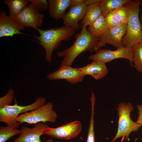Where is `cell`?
I'll list each match as a JSON object with an SVG mask.
<instances>
[{
	"mask_svg": "<svg viewBox=\"0 0 142 142\" xmlns=\"http://www.w3.org/2000/svg\"><path fill=\"white\" fill-rule=\"evenodd\" d=\"M53 107L52 103L48 102L30 112L19 115L17 118V121L20 124L27 123L35 124L40 122L54 123L57 116L53 110Z\"/></svg>",
	"mask_w": 142,
	"mask_h": 142,
	"instance_id": "cell-6",
	"label": "cell"
},
{
	"mask_svg": "<svg viewBox=\"0 0 142 142\" xmlns=\"http://www.w3.org/2000/svg\"><path fill=\"white\" fill-rule=\"evenodd\" d=\"M126 23H121L118 26L108 29L99 39L97 46L98 50L105 46L106 44L117 48L124 47L122 40L127 31Z\"/></svg>",
	"mask_w": 142,
	"mask_h": 142,
	"instance_id": "cell-9",
	"label": "cell"
},
{
	"mask_svg": "<svg viewBox=\"0 0 142 142\" xmlns=\"http://www.w3.org/2000/svg\"><path fill=\"white\" fill-rule=\"evenodd\" d=\"M14 97V90L10 87L6 94L0 98V109L10 105Z\"/></svg>",
	"mask_w": 142,
	"mask_h": 142,
	"instance_id": "cell-25",
	"label": "cell"
},
{
	"mask_svg": "<svg viewBox=\"0 0 142 142\" xmlns=\"http://www.w3.org/2000/svg\"><path fill=\"white\" fill-rule=\"evenodd\" d=\"M99 2L88 6L85 15L80 24V27L84 26L87 27L90 25L102 14V11Z\"/></svg>",
	"mask_w": 142,
	"mask_h": 142,
	"instance_id": "cell-17",
	"label": "cell"
},
{
	"mask_svg": "<svg viewBox=\"0 0 142 142\" xmlns=\"http://www.w3.org/2000/svg\"><path fill=\"white\" fill-rule=\"evenodd\" d=\"M39 12L46 11L48 9V1L46 0H29Z\"/></svg>",
	"mask_w": 142,
	"mask_h": 142,
	"instance_id": "cell-27",
	"label": "cell"
},
{
	"mask_svg": "<svg viewBox=\"0 0 142 142\" xmlns=\"http://www.w3.org/2000/svg\"><path fill=\"white\" fill-rule=\"evenodd\" d=\"M87 6L83 3L70 7L68 12L63 18L64 25L71 27L76 30H78L81 27L78 22L83 19Z\"/></svg>",
	"mask_w": 142,
	"mask_h": 142,
	"instance_id": "cell-14",
	"label": "cell"
},
{
	"mask_svg": "<svg viewBox=\"0 0 142 142\" xmlns=\"http://www.w3.org/2000/svg\"><path fill=\"white\" fill-rule=\"evenodd\" d=\"M81 27V31L77 36L72 45L57 53L58 57L63 58L60 66H71L76 57L85 51L96 52L98 51L97 46L99 39L91 35L87 31L86 27L82 26Z\"/></svg>",
	"mask_w": 142,
	"mask_h": 142,
	"instance_id": "cell-2",
	"label": "cell"
},
{
	"mask_svg": "<svg viewBox=\"0 0 142 142\" xmlns=\"http://www.w3.org/2000/svg\"><path fill=\"white\" fill-rule=\"evenodd\" d=\"M36 29L38 31L40 36L35 34L33 37L39 41L37 42L44 48L45 59L49 62H52V53L59 47L61 42L69 40L76 32L73 28L67 26L45 30L38 28Z\"/></svg>",
	"mask_w": 142,
	"mask_h": 142,
	"instance_id": "cell-1",
	"label": "cell"
},
{
	"mask_svg": "<svg viewBox=\"0 0 142 142\" xmlns=\"http://www.w3.org/2000/svg\"><path fill=\"white\" fill-rule=\"evenodd\" d=\"M105 18L108 29L115 27L122 23L111 12L107 14Z\"/></svg>",
	"mask_w": 142,
	"mask_h": 142,
	"instance_id": "cell-26",
	"label": "cell"
},
{
	"mask_svg": "<svg viewBox=\"0 0 142 142\" xmlns=\"http://www.w3.org/2000/svg\"><path fill=\"white\" fill-rule=\"evenodd\" d=\"M87 30L94 37L99 39L108 29L105 17L102 14L98 19L88 26Z\"/></svg>",
	"mask_w": 142,
	"mask_h": 142,
	"instance_id": "cell-18",
	"label": "cell"
},
{
	"mask_svg": "<svg viewBox=\"0 0 142 142\" xmlns=\"http://www.w3.org/2000/svg\"><path fill=\"white\" fill-rule=\"evenodd\" d=\"M130 103H120L116 109L118 112V131L114 138L110 142H114L117 139L123 137L126 140L130 134L133 131H138L142 125L134 122L131 119L130 113L133 109Z\"/></svg>",
	"mask_w": 142,
	"mask_h": 142,
	"instance_id": "cell-4",
	"label": "cell"
},
{
	"mask_svg": "<svg viewBox=\"0 0 142 142\" xmlns=\"http://www.w3.org/2000/svg\"><path fill=\"white\" fill-rule=\"evenodd\" d=\"M100 0H84V3L87 6L98 2Z\"/></svg>",
	"mask_w": 142,
	"mask_h": 142,
	"instance_id": "cell-29",
	"label": "cell"
},
{
	"mask_svg": "<svg viewBox=\"0 0 142 142\" xmlns=\"http://www.w3.org/2000/svg\"><path fill=\"white\" fill-rule=\"evenodd\" d=\"M24 29L14 18L8 15L4 11H0V37H12L16 34L26 35L21 32Z\"/></svg>",
	"mask_w": 142,
	"mask_h": 142,
	"instance_id": "cell-12",
	"label": "cell"
},
{
	"mask_svg": "<svg viewBox=\"0 0 142 142\" xmlns=\"http://www.w3.org/2000/svg\"><path fill=\"white\" fill-rule=\"evenodd\" d=\"M130 0H100L99 4L102 10V15L105 17L118 7L124 5Z\"/></svg>",
	"mask_w": 142,
	"mask_h": 142,
	"instance_id": "cell-20",
	"label": "cell"
},
{
	"mask_svg": "<svg viewBox=\"0 0 142 142\" xmlns=\"http://www.w3.org/2000/svg\"><path fill=\"white\" fill-rule=\"evenodd\" d=\"M140 8L142 10V1L140 3Z\"/></svg>",
	"mask_w": 142,
	"mask_h": 142,
	"instance_id": "cell-32",
	"label": "cell"
},
{
	"mask_svg": "<svg viewBox=\"0 0 142 142\" xmlns=\"http://www.w3.org/2000/svg\"><path fill=\"white\" fill-rule=\"evenodd\" d=\"M13 105L6 106L0 109V121L6 123L7 125L17 128L20 124L17 121V118L20 113L31 111L45 104L46 99L40 97L30 105L19 106L17 103Z\"/></svg>",
	"mask_w": 142,
	"mask_h": 142,
	"instance_id": "cell-5",
	"label": "cell"
},
{
	"mask_svg": "<svg viewBox=\"0 0 142 142\" xmlns=\"http://www.w3.org/2000/svg\"><path fill=\"white\" fill-rule=\"evenodd\" d=\"M84 0H72L71 7L79 4L84 3Z\"/></svg>",
	"mask_w": 142,
	"mask_h": 142,
	"instance_id": "cell-30",
	"label": "cell"
},
{
	"mask_svg": "<svg viewBox=\"0 0 142 142\" xmlns=\"http://www.w3.org/2000/svg\"><path fill=\"white\" fill-rule=\"evenodd\" d=\"M84 76L79 68L64 65L60 66L57 70L49 74L47 78L50 80L65 79L71 84H74L82 82Z\"/></svg>",
	"mask_w": 142,
	"mask_h": 142,
	"instance_id": "cell-11",
	"label": "cell"
},
{
	"mask_svg": "<svg viewBox=\"0 0 142 142\" xmlns=\"http://www.w3.org/2000/svg\"><path fill=\"white\" fill-rule=\"evenodd\" d=\"M28 0H4V2L9 8V14L15 18L26 7Z\"/></svg>",
	"mask_w": 142,
	"mask_h": 142,
	"instance_id": "cell-19",
	"label": "cell"
},
{
	"mask_svg": "<svg viewBox=\"0 0 142 142\" xmlns=\"http://www.w3.org/2000/svg\"><path fill=\"white\" fill-rule=\"evenodd\" d=\"M91 116L90 125L88 129L87 142H95L94 132V108L95 100L94 99L91 100Z\"/></svg>",
	"mask_w": 142,
	"mask_h": 142,
	"instance_id": "cell-23",
	"label": "cell"
},
{
	"mask_svg": "<svg viewBox=\"0 0 142 142\" xmlns=\"http://www.w3.org/2000/svg\"><path fill=\"white\" fill-rule=\"evenodd\" d=\"M79 68L85 76L91 75L96 80L100 79L105 77L108 71L105 64L95 61Z\"/></svg>",
	"mask_w": 142,
	"mask_h": 142,
	"instance_id": "cell-15",
	"label": "cell"
},
{
	"mask_svg": "<svg viewBox=\"0 0 142 142\" xmlns=\"http://www.w3.org/2000/svg\"><path fill=\"white\" fill-rule=\"evenodd\" d=\"M48 1L49 14L56 20L63 18L67 9L72 6V0H48Z\"/></svg>",
	"mask_w": 142,
	"mask_h": 142,
	"instance_id": "cell-16",
	"label": "cell"
},
{
	"mask_svg": "<svg viewBox=\"0 0 142 142\" xmlns=\"http://www.w3.org/2000/svg\"><path fill=\"white\" fill-rule=\"evenodd\" d=\"M88 58L93 61L105 64L116 59L124 58L128 60L130 65L133 67V52L132 48L123 47L114 50L110 49H100L90 55Z\"/></svg>",
	"mask_w": 142,
	"mask_h": 142,
	"instance_id": "cell-7",
	"label": "cell"
},
{
	"mask_svg": "<svg viewBox=\"0 0 142 142\" xmlns=\"http://www.w3.org/2000/svg\"><path fill=\"white\" fill-rule=\"evenodd\" d=\"M141 1L130 0L124 4L128 13V19L126 33L122 40L124 47L132 48L135 45L142 42V32L139 17Z\"/></svg>",
	"mask_w": 142,
	"mask_h": 142,
	"instance_id": "cell-3",
	"label": "cell"
},
{
	"mask_svg": "<svg viewBox=\"0 0 142 142\" xmlns=\"http://www.w3.org/2000/svg\"><path fill=\"white\" fill-rule=\"evenodd\" d=\"M21 131L14 127L8 125L0 127V142H5L13 136L20 134Z\"/></svg>",
	"mask_w": 142,
	"mask_h": 142,
	"instance_id": "cell-22",
	"label": "cell"
},
{
	"mask_svg": "<svg viewBox=\"0 0 142 142\" xmlns=\"http://www.w3.org/2000/svg\"><path fill=\"white\" fill-rule=\"evenodd\" d=\"M133 67L138 72L142 73V42L133 47Z\"/></svg>",
	"mask_w": 142,
	"mask_h": 142,
	"instance_id": "cell-21",
	"label": "cell"
},
{
	"mask_svg": "<svg viewBox=\"0 0 142 142\" xmlns=\"http://www.w3.org/2000/svg\"><path fill=\"white\" fill-rule=\"evenodd\" d=\"M47 126L44 123H37L32 128L22 126L20 135L13 142H42L40 140V137L43 134V131ZM46 141L54 142L51 139H48Z\"/></svg>",
	"mask_w": 142,
	"mask_h": 142,
	"instance_id": "cell-13",
	"label": "cell"
},
{
	"mask_svg": "<svg viewBox=\"0 0 142 142\" xmlns=\"http://www.w3.org/2000/svg\"><path fill=\"white\" fill-rule=\"evenodd\" d=\"M139 18L140 21L141 29L142 32V12L140 13Z\"/></svg>",
	"mask_w": 142,
	"mask_h": 142,
	"instance_id": "cell-31",
	"label": "cell"
},
{
	"mask_svg": "<svg viewBox=\"0 0 142 142\" xmlns=\"http://www.w3.org/2000/svg\"><path fill=\"white\" fill-rule=\"evenodd\" d=\"M137 139L136 138V140L135 141V142H136V140Z\"/></svg>",
	"mask_w": 142,
	"mask_h": 142,
	"instance_id": "cell-33",
	"label": "cell"
},
{
	"mask_svg": "<svg viewBox=\"0 0 142 142\" xmlns=\"http://www.w3.org/2000/svg\"><path fill=\"white\" fill-rule=\"evenodd\" d=\"M111 12L121 23H127L128 14L124 4L116 8Z\"/></svg>",
	"mask_w": 142,
	"mask_h": 142,
	"instance_id": "cell-24",
	"label": "cell"
},
{
	"mask_svg": "<svg viewBox=\"0 0 142 142\" xmlns=\"http://www.w3.org/2000/svg\"><path fill=\"white\" fill-rule=\"evenodd\" d=\"M137 108L139 111V115L136 123L142 126V105H138Z\"/></svg>",
	"mask_w": 142,
	"mask_h": 142,
	"instance_id": "cell-28",
	"label": "cell"
},
{
	"mask_svg": "<svg viewBox=\"0 0 142 142\" xmlns=\"http://www.w3.org/2000/svg\"><path fill=\"white\" fill-rule=\"evenodd\" d=\"M44 17V14L40 13L30 3L14 18L24 28L31 27L36 29L42 26Z\"/></svg>",
	"mask_w": 142,
	"mask_h": 142,
	"instance_id": "cell-10",
	"label": "cell"
},
{
	"mask_svg": "<svg viewBox=\"0 0 142 142\" xmlns=\"http://www.w3.org/2000/svg\"><path fill=\"white\" fill-rule=\"evenodd\" d=\"M82 128L81 122L77 120L55 128L48 126L44 130L43 134L60 139H70L77 137Z\"/></svg>",
	"mask_w": 142,
	"mask_h": 142,
	"instance_id": "cell-8",
	"label": "cell"
}]
</instances>
